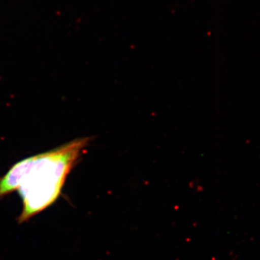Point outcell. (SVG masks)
Returning <instances> with one entry per match:
<instances>
[{
  "label": "cell",
  "mask_w": 260,
  "mask_h": 260,
  "mask_svg": "<svg viewBox=\"0 0 260 260\" xmlns=\"http://www.w3.org/2000/svg\"><path fill=\"white\" fill-rule=\"evenodd\" d=\"M79 138L15 164L0 179V194L19 191L23 202L20 223L40 213L59 198L65 180L90 143Z\"/></svg>",
  "instance_id": "obj_1"
}]
</instances>
